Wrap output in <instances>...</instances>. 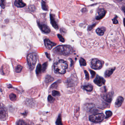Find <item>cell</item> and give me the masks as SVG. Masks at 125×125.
<instances>
[{"mask_svg":"<svg viewBox=\"0 0 125 125\" xmlns=\"http://www.w3.org/2000/svg\"><path fill=\"white\" fill-rule=\"evenodd\" d=\"M8 111L6 107L0 104V120L4 121L8 119Z\"/></svg>","mask_w":125,"mask_h":125,"instance_id":"6","label":"cell"},{"mask_svg":"<svg viewBox=\"0 0 125 125\" xmlns=\"http://www.w3.org/2000/svg\"><path fill=\"white\" fill-rule=\"evenodd\" d=\"M105 80L104 78L98 76H97L94 80L95 83L99 86H101L104 85L105 83Z\"/></svg>","mask_w":125,"mask_h":125,"instance_id":"7","label":"cell"},{"mask_svg":"<svg viewBox=\"0 0 125 125\" xmlns=\"http://www.w3.org/2000/svg\"><path fill=\"white\" fill-rule=\"evenodd\" d=\"M53 80H54V79L51 76H47L46 77L45 82V83H48L52 82Z\"/></svg>","mask_w":125,"mask_h":125,"instance_id":"24","label":"cell"},{"mask_svg":"<svg viewBox=\"0 0 125 125\" xmlns=\"http://www.w3.org/2000/svg\"><path fill=\"white\" fill-rule=\"evenodd\" d=\"M122 10H123V11L124 12V14H125V6H124V7L122 8Z\"/></svg>","mask_w":125,"mask_h":125,"instance_id":"38","label":"cell"},{"mask_svg":"<svg viewBox=\"0 0 125 125\" xmlns=\"http://www.w3.org/2000/svg\"><path fill=\"white\" fill-rule=\"evenodd\" d=\"M67 85L68 86H71L74 85V80L72 78H70L67 80Z\"/></svg>","mask_w":125,"mask_h":125,"instance_id":"20","label":"cell"},{"mask_svg":"<svg viewBox=\"0 0 125 125\" xmlns=\"http://www.w3.org/2000/svg\"><path fill=\"white\" fill-rule=\"evenodd\" d=\"M106 30V29L104 27H99L96 30V32L97 34L99 36H102Z\"/></svg>","mask_w":125,"mask_h":125,"instance_id":"17","label":"cell"},{"mask_svg":"<svg viewBox=\"0 0 125 125\" xmlns=\"http://www.w3.org/2000/svg\"><path fill=\"white\" fill-rule=\"evenodd\" d=\"M106 11L103 8H99L98 10V15L96 17L97 20H100L105 16Z\"/></svg>","mask_w":125,"mask_h":125,"instance_id":"8","label":"cell"},{"mask_svg":"<svg viewBox=\"0 0 125 125\" xmlns=\"http://www.w3.org/2000/svg\"><path fill=\"white\" fill-rule=\"evenodd\" d=\"M91 65L92 68L98 70L102 68V62L98 59H93L91 61Z\"/></svg>","mask_w":125,"mask_h":125,"instance_id":"5","label":"cell"},{"mask_svg":"<svg viewBox=\"0 0 125 125\" xmlns=\"http://www.w3.org/2000/svg\"><path fill=\"white\" fill-rule=\"evenodd\" d=\"M54 53L59 55H68L73 52V49L71 46L68 45L58 46L53 50Z\"/></svg>","mask_w":125,"mask_h":125,"instance_id":"1","label":"cell"},{"mask_svg":"<svg viewBox=\"0 0 125 125\" xmlns=\"http://www.w3.org/2000/svg\"><path fill=\"white\" fill-rule=\"evenodd\" d=\"M48 101L50 102H52L54 101V100H55V99L53 98L52 96L50 95H49L48 96Z\"/></svg>","mask_w":125,"mask_h":125,"instance_id":"32","label":"cell"},{"mask_svg":"<svg viewBox=\"0 0 125 125\" xmlns=\"http://www.w3.org/2000/svg\"><path fill=\"white\" fill-rule=\"evenodd\" d=\"M38 59V56L36 53H31L27 56V61L31 70L34 69Z\"/></svg>","mask_w":125,"mask_h":125,"instance_id":"3","label":"cell"},{"mask_svg":"<svg viewBox=\"0 0 125 125\" xmlns=\"http://www.w3.org/2000/svg\"><path fill=\"white\" fill-rule=\"evenodd\" d=\"M38 26L41 30L44 33H49L51 32V29L49 27L45 24H42L38 23Z\"/></svg>","mask_w":125,"mask_h":125,"instance_id":"10","label":"cell"},{"mask_svg":"<svg viewBox=\"0 0 125 125\" xmlns=\"http://www.w3.org/2000/svg\"><path fill=\"white\" fill-rule=\"evenodd\" d=\"M105 117L104 114H98L90 115L89 117V119L90 121L93 122L98 123L104 120Z\"/></svg>","mask_w":125,"mask_h":125,"instance_id":"4","label":"cell"},{"mask_svg":"<svg viewBox=\"0 0 125 125\" xmlns=\"http://www.w3.org/2000/svg\"><path fill=\"white\" fill-rule=\"evenodd\" d=\"M56 125H63L61 114H59L56 121Z\"/></svg>","mask_w":125,"mask_h":125,"instance_id":"21","label":"cell"},{"mask_svg":"<svg viewBox=\"0 0 125 125\" xmlns=\"http://www.w3.org/2000/svg\"><path fill=\"white\" fill-rule=\"evenodd\" d=\"M124 24V26L125 27V18L123 20Z\"/></svg>","mask_w":125,"mask_h":125,"instance_id":"39","label":"cell"},{"mask_svg":"<svg viewBox=\"0 0 125 125\" xmlns=\"http://www.w3.org/2000/svg\"><path fill=\"white\" fill-rule=\"evenodd\" d=\"M80 62L81 66H86L87 64L85 60L82 58H81L80 59Z\"/></svg>","mask_w":125,"mask_h":125,"instance_id":"25","label":"cell"},{"mask_svg":"<svg viewBox=\"0 0 125 125\" xmlns=\"http://www.w3.org/2000/svg\"><path fill=\"white\" fill-rule=\"evenodd\" d=\"M17 125H30L23 120H20L17 122Z\"/></svg>","mask_w":125,"mask_h":125,"instance_id":"27","label":"cell"},{"mask_svg":"<svg viewBox=\"0 0 125 125\" xmlns=\"http://www.w3.org/2000/svg\"><path fill=\"white\" fill-rule=\"evenodd\" d=\"M44 43L46 47L49 50H51L53 46L57 45L56 43L51 42V41L48 39H45L44 40Z\"/></svg>","mask_w":125,"mask_h":125,"instance_id":"9","label":"cell"},{"mask_svg":"<svg viewBox=\"0 0 125 125\" xmlns=\"http://www.w3.org/2000/svg\"><path fill=\"white\" fill-rule=\"evenodd\" d=\"M117 17H116L112 19V21H113L114 24H117L118 23V22L117 20Z\"/></svg>","mask_w":125,"mask_h":125,"instance_id":"37","label":"cell"},{"mask_svg":"<svg viewBox=\"0 0 125 125\" xmlns=\"http://www.w3.org/2000/svg\"><path fill=\"white\" fill-rule=\"evenodd\" d=\"M90 73L91 74V78H93L95 77V71H93L92 70H90Z\"/></svg>","mask_w":125,"mask_h":125,"instance_id":"35","label":"cell"},{"mask_svg":"<svg viewBox=\"0 0 125 125\" xmlns=\"http://www.w3.org/2000/svg\"><path fill=\"white\" fill-rule=\"evenodd\" d=\"M68 68V64L66 61L61 60L56 62L54 65V72L56 74H65Z\"/></svg>","mask_w":125,"mask_h":125,"instance_id":"2","label":"cell"},{"mask_svg":"<svg viewBox=\"0 0 125 125\" xmlns=\"http://www.w3.org/2000/svg\"><path fill=\"white\" fill-rule=\"evenodd\" d=\"M57 36H58V38L59 39L60 42H64L65 40L64 38L60 34H57Z\"/></svg>","mask_w":125,"mask_h":125,"instance_id":"31","label":"cell"},{"mask_svg":"<svg viewBox=\"0 0 125 125\" xmlns=\"http://www.w3.org/2000/svg\"><path fill=\"white\" fill-rule=\"evenodd\" d=\"M84 72H85V75L86 79L87 80H89V73L87 72V71L86 70L84 71Z\"/></svg>","mask_w":125,"mask_h":125,"instance_id":"33","label":"cell"},{"mask_svg":"<svg viewBox=\"0 0 125 125\" xmlns=\"http://www.w3.org/2000/svg\"><path fill=\"white\" fill-rule=\"evenodd\" d=\"M23 68V67L20 64H18L15 67L14 71L17 73H19L21 72Z\"/></svg>","mask_w":125,"mask_h":125,"instance_id":"18","label":"cell"},{"mask_svg":"<svg viewBox=\"0 0 125 125\" xmlns=\"http://www.w3.org/2000/svg\"><path fill=\"white\" fill-rule=\"evenodd\" d=\"M14 5L18 8H23L26 6V4L23 2V0H15Z\"/></svg>","mask_w":125,"mask_h":125,"instance_id":"13","label":"cell"},{"mask_svg":"<svg viewBox=\"0 0 125 125\" xmlns=\"http://www.w3.org/2000/svg\"><path fill=\"white\" fill-rule=\"evenodd\" d=\"M8 98L12 102H15L17 100L18 98L16 92L12 91L9 92L8 94Z\"/></svg>","mask_w":125,"mask_h":125,"instance_id":"11","label":"cell"},{"mask_svg":"<svg viewBox=\"0 0 125 125\" xmlns=\"http://www.w3.org/2000/svg\"><path fill=\"white\" fill-rule=\"evenodd\" d=\"M120 124L121 125H125V115L122 118Z\"/></svg>","mask_w":125,"mask_h":125,"instance_id":"34","label":"cell"},{"mask_svg":"<svg viewBox=\"0 0 125 125\" xmlns=\"http://www.w3.org/2000/svg\"><path fill=\"white\" fill-rule=\"evenodd\" d=\"M103 98L105 101L108 102H110L112 100V95L111 93L106 94L103 96Z\"/></svg>","mask_w":125,"mask_h":125,"instance_id":"16","label":"cell"},{"mask_svg":"<svg viewBox=\"0 0 125 125\" xmlns=\"http://www.w3.org/2000/svg\"><path fill=\"white\" fill-rule=\"evenodd\" d=\"M82 87L83 89L88 91H92L93 89V86L91 85H90V84L83 86H82Z\"/></svg>","mask_w":125,"mask_h":125,"instance_id":"19","label":"cell"},{"mask_svg":"<svg viewBox=\"0 0 125 125\" xmlns=\"http://www.w3.org/2000/svg\"><path fill=\"white\" fill-rule=\"evenodd\" d=\"M50 19H51V23L53 27H54L56 29H58L59 28L58 25L52 14L50 15Z\"/></svg>","mask_w":125,"mask_h":125,"instance_id":"15","label":"cell"},{"mask_svg":"<svg viewBox=\"0 0 125 125\" xmlns=\"http://www.w3.org/2000/svg\"><path fill=\"white\" fill-rule=\"evenodd\" d=\"M124 101V98L121 96H118L115 102V107L117 108H119L121 106Z\"/></svg>","mask_w":125,"mask_h":125,"instance_id":"12","label":"cell"},{"mask_svg":"<svg viewBox=\"0 0 125 125\" xmlns=\"http://www.w3.org/2000/svg\"><path fill=\"white\" fill-rule=\"evenodd\" d=\"M48 66V63L47 62H45V63L42 64V71L43 72H44V71H45L46 70V68Z\"/></svg>","mask_w":125,"mask_h":125,"instance_id":"29","label":"cell"},{"mask_svg":"<svg viewBox=\"0 0 125 125\" xmlns=\"http://www.w3.org/2000/svg\"><path fill=\"white\" fill-rule=\"evenodd\" d=\"M115 67L114 68H110L106 70L105 73V76L106 77H109L112 75L113 74L114 71L115 70Z\"/></svg>","mask_w":125,"mask_h":125,"instance_id":"14","label":"cell"},{"mask_svg":"<svg viewBox=\"0 0 125 125\" xmlns=\"http://www.w3.org/2000/svg\"><path fill=\"white\" fill-rule=\"evenodd\" d=\"M42 71V65L40 64H38L37 66L36 73L38 75L41 73Z\"/></svg>","mask_w":125,"mask_h":125,"instance_id":"23","label":"cell"},{"mask_svg":"<svg viewBox=\"0 0 125 125\" xmlns=\"http://www.w3.org/2000/svg\"><path fill=\"white\" fill-rule=\"evenodd\" d=\"M105 114H106V118H109L110 117H111L112 115V112L111 111H106L105 112Z\"/></svg>","mask_w":125,"mask_h":125,"instance_id":"28","label":"cell"},{"mask_svg":"<svg viewBox=\"0 0 125 125\" xmlns=\"http://www.w3.org/2000/svg\"><path fill=\"white\" fill-rule=\"evenodd\" d=\"M42 9L44 11H48V6L46 4V3L44 1H42Z\"/></svg>","mask_w":125,"mask_h":125,"instance_id":"22","label":"cell"},{"mask_svg":"<svg viewBox=\"0 0 125 125\" xmlns=\"http://www.w3.org/2000/svg\"><path fill=\"white\" fill-rule=\"evenodd\" d=\"M95 25H96V24H93L92 25H91V26H89L88 27V30L89 31L91 30V29H93V28L94 27H95Z\"/></svg>","mask_w":125,"mask_h":125,"instance_id":"36","label":"cell"},{"mask_svg":"<svg viewBox=\"0 0 125 125\" xmlns=\"http://www.w3.org/2000/svg\"><path fill=\"white\" fill-rule=\"evenodd\" d=\"M60 92L56 90H53L52 91V95L53 96H59L60 95Z\"/></svg>","mask_w":125,"mask_h":125,"instance_id":"30","label":"cell"},{"mask_svg":"<svg viewBox=\"0 0 125 125\" xmlns=\"http://www.w3.org/2000/svg\"><path fill=\"white\" fill-rule=\"evenodd\" d=\"M6 4V0H0V6L2 8H3V9H4L5 8Z\"/></svg>","mask_w":125,"mask_h":125,"instance_id":"26","label":"cell"},{"mask_svg":"<svg viewBox=\"0 0 125 125\" xmlns=\"http://www.w3.org/2000/svg\"><path fill=\"white\" fill-rule=\"evenodd\" d=\"M116 1H117V2H121V1H123V0H115Z\"/></svg>","mask_w":125,"mask_h":125,"instance_id":"40","label":"cell"}]
</instances>
